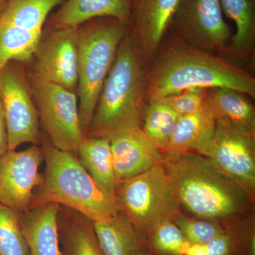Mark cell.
<instances>
[{"label": "cell", "mask_w": 255, "mask_h": 255, "mask_svg": "<svg viewBox=\"0 0 255 255\" xmlns=\"http://www.w3.org/2000/svg\"><path fill=\"white\" fill-rule=\"evenodd\" d=\"M66 0H9L1 22L42 33L49 14Z\"/></svg>", "instance_id": "cell-21"}, {"label": "cell", "mask_w": 255, "mask_h": 255, "mask_svg": "<svg viewBox=\"0 0 255 255\" xmlns=\"http://www.w3.org/2000/svg\"><path fill=\"white\" fill-rule=\"evenodd\" d=\"M216 119L206 110L199 114L179 116L165 152L179 155L200 150L214 133Z\"/></svg>", "instance_id": "cell-20"}, {"label": "cell", "mask_w": 255, "mask_h": 255, "mask_svg": "<svg viewBox=\"0 0 255 255\" xmlns=\"http://www.w3.org/2000/svg\"><path fill=\"white\" fill-rule=\"evenodd\" d=\"M44 160L42 147L32 145L21 151L8 150L0 157V204L26 212L43 180L40 166Z\"/></svg>", "instance_id": "cell-12"}, {"label": "cell", "mask_w": 255, "mask_h": 255, "mask_svg": "<svg viewBox=\"0 0 255 255\" xmlns=\"http://www.w3.org/2000/svg\"><path fill=\"white\" fill-rule=\"evenodd\" d=\"M78 41V27L43 28L33 56L26 65L28 79L77 92Z\"/></svg>", "instance_id": "cell-9"}, {"label": "cell", "mask_w": 255, "mask_h": 255, "mask_svg": "<svg viewBox=\"0 0 255 255\" xmlns=\"http://www.w3.org/2000/svg\"><path fill=\"white\" fill-rule=\"evenodd\" d=\"M145 236L149 246L157 255H184L191 246L172 219L159 223Z\"/></svg>", "instance_id": "cell-26"}, {"label": "cell", "mask_w": 255, "mask_h": 255, "mask_svg": "<svg viewBox=\"0 0 255 255\" xmlns=\"http://www.w3.org/2000/svg\"><path fill=\"white\" fill-rule=\"evenodd\" d=\"M110 140L114 169L120 182L163 162L160 150L150 141L141 127L119 132Z\"/></svg>", "instance_id": "cell-14"}, {"label": "cell", "mask_w": 255, "mask_h": 255, "mask_svg": "<svg viewBox=\"0 0 255 255\" xmlns=\"http://www.w3.org/2000/svg\"><path fill=\"white\" fill-rule=\"evenodd\" d=\"M81 217L60 221L59 236L63 255H105L101 249L91 221Z\"/></svg>", "instance_id": "cell-23"}, {"label": "cell", "mask_w": 255, "mask_h": 255, "mask_svg": "<svg viewBox=\"0 0 255 255\" xmlns=\"http://www.w3.org/2000/svg\"><path fill=\"white\" fill-rule=\"evenodd\" d=\"M80 163L99 184L116 196L121 182L114 169L110 139L85 137L78 151Z\"/></svg>", "instance_id": "cell-18"}, {"label": "cell", "mask_w": 255, "mask_h": 255, "mask_svg": "<svg viewBox=\"0 0 255 255\" xmlns=\"http://www.w3.org/2000/svg\"><path fill=\"white\" fill-rule=\"evenodd\" d=\"M131 0H66L48 17L46 29L78 27L94 18L112 17L130 25Z\"/></svg>", "instance_id": "cell-15"}, {"label": "cell", "mask_w": 255, "mask_h": 255, "mask_svg": "<svg viewBox=\"0 0 255 255\" xmlns=\"http://www.w3.org/2000/svg\"><path fill=\"white\" fill-rule=\"evenodd\" d=\"M145 60L131 27L119 44L86 136L107 137L140 127L146 95Z\"/></svg>", "instance_id": "cell-2"}, {"label": "cell", "mask_w": 255, "mask_h": 255, "mask_svg": "<svg viewBox=\"0 0 255 255\" xmlns=\"http://www.w3.org/2000/svg\"><path fill=\"white\" fill-rule=\"evenodd\" d=\"M41 34L0 21V73L12 60L26 65L33 56Z\"/></svg>", "instance_id": "cell-24"}, {"label": "cell", "mask_w": 255, "mask_h": 255, "mask_svg": "<svg viewBox=\"0 0 255 255\" xmlns=\"http://www.w3.org/2000/svg\"><path fill=\"white\" fill-rule=\"evenodd\" d=\"M79 114L85 136L119 44L130 25L112 17L94 18L78 26Z\"/></svg>", "instance_id": "cell-5"}, {"label": "cell", "mask_w": 255, "mask_h": 255, "mask_svg": "<svg viewBox=\"0 0 255 255\" xmlns=\"http://www.w3.org/2000/svg\"><path fill=\"white\" fill-rule=\"evenodd\" d=\"M169 28L196 48L228 52L232 31L223 18L219 0H181Z\"/></svg>", "instance_id": "cell-11"}, {"label": "cell", "mask_w": 255, "mask_h": 255, "mask_svg": "<svg viewBox=\"0 0 255 255\" xmlns=\"http://www.w3.org/2000/svg\"><path fill=\"white\" fill-rule=\"evenodd\" d=\"M234 250V236L225 231L204 244L191 245L184 255H233Z\"/></svg>", "instance_id": "cell-30"}, {"label": "cell", "mask_w": 255, "mask_h": 255, "mask_svg": "<svg viewBox=\"0 0 255 255\" xmlns=\"http://www.w3.org/2000/svg\"><path fill=\"white\" fill-rule=\"evenodd\" d=\"M181 0H131L130 27L145 63L154 59L162 46Z\"/></svg>", "instance_id": "cell-13"}, {"label": "cell", "mask_w": 255, "mask_h": 255, "mask_svg": "<svg viewBox=\"0 0 255 255\" xmlns=\"http://www.w3.org/2000/svg\"><path fill=\"white\" fill-rule=\"evenodd\" d=\"M116 197L122 212L140 236L179 214V204L164 162L121 182Z\"/></svg>", "instance_id": "cell-6"}, {"label": "cell", "mask_w": 255, "mask_h": 255, "mask_svg": "<svg viewBox=\"0 0 255 255\" xmlns=\"http://www.w3.org/2000/svg\"><path fill=\"white\" fill-rule=\"evenodd\" d=\"M206 107L216 120L228 119L239 127L255 131L254 106L243 92L226 87L208 89Z\"/></svg>", "instance_id": "cell-19"}, {"label": "cell", "mask_w": 255, "mask_h": 255, "mask_svg": "<svg viewBox=\"0 0 255 255\" xmlns=\"http://www.w3.org/2000/svg\"><path fill=\"white\" fill-rule=\"evenodd\" d=\"M223 12L234 21L236 33L228 52L240 57L249 53L255 37V0H219Z\"/></svg>", "instance_id": "cell-22"}, {"label": "cell", "mask_w": 255, "mask_h": 255, "mask_svg": "<svg viewBox=\"0 0 255 255\" xmlns=\"http://www.w3.org/2000/svg\"><path fill=\"white\" fill-rule=\"evenodd\" d=\"M208 89L191 87L182 92L167 96L160 100L179 116L206 112V97ZM159 102V101H158Z\"/></svg>", "instance_id": "cell-29"}, {"label": "cell", "mask_w": 255, "mask_h": 255, "mask_svg": "<svg viewBox=\"0 0 255 255\" xmlns=\"http://www.w3.org/2000/svg\"><path fill=\"white\" fill-rule=\"evenodd\" d=\"M29 81L39 124L50 144L78 155L86 136L80 122L77 92L55 84Z\"/></svg>", "instance_id": "cell-7"}, {"label": "cell", "mask_w": 255, "mask_h": 255, "mask_svg": "<svg viewBox=\"0 0 255 255\" xmlns=\"http://www.w3.org/2000/svg\"><path fill=\"white\" fill-rule=\"evenodd\" d=\"M152 255V254H150V253H147V252H146L145 250H144V248H142L141 251H140V253H138V255Z\"/></svg>", "instance_id": "cell-33"}, {"label": "cell", "mask_w": 255, "mask_h": 255, "mask_svg": "<svg viewBox=\"0 0 255 255\" xmlns=\"http://www.w3.org/2000/svg\"><path fill=\"white\" fill-rule=\"evenodd\" d=\"M60 205L36 206L21 214L29 255H63L59 236Z\"/></svg>", "instance_id": "cell-16"}, {"label": "cell", "mask_w": 255, "mask_h": 255, "mask_svg": "<svg viewBox=\"0 0 255 255\" xmlns=\"http://www.w3.org/2000/svg\"><path fill=\"white\" fill-rule=\"evenodd\" d=\"M92 223L105 255H137L143 248L140 234L122 211L110 219Z\"/></svg>", "instance_id": "cell-17"}, {"label": "cell", "mask_w": 255, "mask_h": 255, "mask_svg": "<svg viewBox=\"0 0 255 255\" xmlns=\"http://www.w3.org/2000/svg\"><path fill=\"white\" fill-rule=\"evenodd\" d=\"M21 214L0 204V255H29Z\"/></svg>", "instance_id": "cell-27"}, {"label": "cell", "mask_w": 255, "mask_h": 255, "mask_svg": "<svg viewBox=\"0 0 255 255\" xmlns=\"http://www.w3.org/2000/svg\"><path fill=\"white\" fill-rule=\"evenodd\" d=\"M9 150L7 130L0 91V157Z\"/></svg>", "instance_id": "cell-31"}, {"label": "cell", "mask_w": 255, "mask_h": 255, "mask_svg": "<svg viewBox=\"0 0 255 255\" xmlns=\"http://www.w3.org/2000/svg\"><path fill=\"white\" fill-rule=\"evenodd\" d=\"M153 60L146 75L149 104L191 87H226L255 97V80L248 72L182 39L160 46Z\"/></svg>", "instance_id": "cell-1"}, {"label": "cell", "mask_w": 255, "mask_h": 255, "mask_svg": "<svg viewBox=\"0 0 255 255\" xmlns=\"http://www.w3.org/2000/svg\"><path fill=\"white\" fill-rule=\"evenodd\" d=\"M8 1L9 0H0V16L4 12L5 8L7 5Z\"/></svg>", "instance_id": "cell-32"}, {"label": "cell", "mask_w": 255, "mask_h": 255, "mask_svg": "<svg viewBox=\"0 0 255 255\" xmlns=\"http://www.w3.org/2000/svg\"><path fill=\"white\" fill-rule=\"evenodd\" d=\"M179 115L162 102H152L144 109L142 130L159 150H167Z\"/></svg>", "instance_id": "cell-25"}, {"label": "cell", "mask_w": 255, "mask_h": 255, "mask_svg": "<svg viewBox=\"0 0 255 255\" xmlns=\"http://www.w3.org/2000/svg\"><path fill=\"white\" fill-rule=\"evenodd\" d=\"M164 162L179 205L203 219H225L246 204L248 191L199 154L169 155Z\"/></svg>", "instance_id": "cell-3"}, {"label": "cell", "mask_w": 255, "mask_h": 255, "mask_svg": "<svg viewBox=\"0 0 255 255\" xmlns=\"http://www.w3.org/2000/svg\"><path fill=\"white\" fill-rule=\"evenodd\" d=\"M197 153L248 192L255 189V131L228 119H216L212 136Z\"/></svg>", "instance_id": "cell-10"}, {"label": "cell", "mask_w": 255, "mask_h": 255, "mask_svg": "<svg viewBox=\"0 0 255 255\" xmlns=\"http://www.w3.org/2000/svg\"><path fill=\"white\" fill-rule=\"evenodd\" d=\"M42 150L45 172L30 209L47 204H58L73 210L92 222L110 219L122 211L117 197L96 182L75 154L55 148L49 140L45 142Z\"/></svg>", "instance_id": "cell-4"}, {"label": "cell", "mask_w": 255, "mask_h": 255, "mask_svg": "<svg viewBox=\"0 0 255 255\" xmlns=\"http://www.w3.org/2000/svg\"><path fill=\"white\" fill-rule=\"evenodd\" d=\"M172 221L180 228L191 245H201L224 232L219 223L207 219H189L177 214Z\"/></svg>", "instance_id": "cell-28"}, {"label": "cell", "mask_w": 255, "mask_h": 255, "mask_svg": "<svg viewBox=\"0 0 255 255\" xmlns=\"http://www.w3.org/2000/svg\"><path fill=\"white\" fill-rule=\"evenodd\" d=\"M0 91L9 150L23 143L39 145V120L24 63L12 60L5 65L0 73Z\"/></svg>", "instance_id": "cell-8"}]
</instances>
